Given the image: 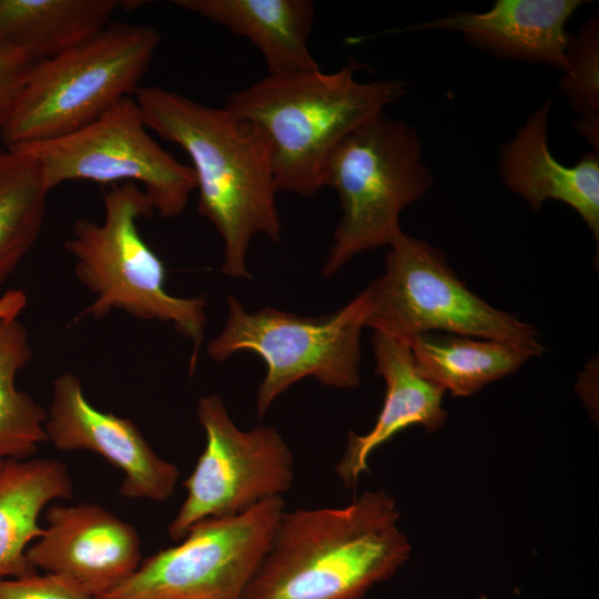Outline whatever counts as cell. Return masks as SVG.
<instances>
[{"instance_id":"obj_3","label":"cell","mask_w":599,"mask_h":599,"mask_svg":"<svg viewBox=\"0 0 599 599\" xmlns=\"http://www.w3.org/2000/svg\"><path fill=\"white\" fill-rule=\"evenodd\" d=\"M357 67L268 74L227 97L224 108L265 135L278 190L318 192L336 146L407 93L409 84L399 79L359 81Z\"/></svg>"},{"instance_id":"obj_9","label":"cell","mask_w":599,"mask_h":599,"mask_svg":"<svg viewBox=\"0 0 599 599\" xmlns=\"http://www.w3.org/2000/svg\"><path fill=\"white\" fill-rule=\"evenodd\" d=\"M8 149L34 159L50 191L74 180L141 184L153 211L165 219L182 214L196 190L193 169L149 134L133 97L69 135Z\"/></svg>"},{"instance_id":"obj_13","label":"cell","mask_w":599,"mask_h":599,"mask_svg":"<svg viewBox=\"0 0 599 599\" xmlns=\"http://www.w3.org/2000/svg\"><path fill=\"white\" fill-rule=\"evenodd\" d=\"M43 534L27 549L35 569L71 580L93 599L112 591L140 566L135 528L95 504L52 506Z\"/></svg>"},{"instance_id":"obj_1","label":"cell","mask_w":599,"mask_h":599,"mask_svg":"<svg viewBox=\"0 0 599 599\" xmlns=\"http://www.w3.org/2000/svg\"><path fill=\"white\" fill-rule=\"evenodd\" d=\"M133 98L148 129L191 159L197 212L223 240L222 273L251 277L246 254L252 237L264 233L278 241L282 231L265 135L224 106H209L158 85L140 87Z\"/></svg>"},{"instance_id":"obj_27","label":"cell","mask_w":599,"mask_h":599,"mask_svg":"<svg viewBox=\"0 0 599 599\" xmlns=\"http://www.w3.org/2000/svg\"><path fill=\"white\" fill-rule=\"evenodd\" d=\"M599 118H583L576 123L577 132L598 150V123Z\"/></svg>"},{"instance_id":"obj_20","label":"cell","mask_w":599,"mask_h":599,"mask_svg":"<svg viewBox=\"0 0 599 599\" xmlns=\"http://www.w3.org/2000/svg\"><path fill=\"white\" fill-rule=\"evenodd\" d=\"M419 374L456 397H467L520 368L542 348L461 335L425 333L408 339Z\"/></svg>"},{"instance_id":"obj_6","label":"cell","mask_w":599,"mask_h":599,"mask_svg":"<svg viewBox=\"0 0 599 599\" xmlns=\"http://www.w3.org/2000/svg\"><path fill=\"white\" fill-rule=\"evenodd\" d=\"M416 129L384 112L348 134L329 155L324 186L339 197L342 215L322 270L328 277L356 254L390 245L399 215L432 186Z\"/></svg>"},{"instance_id":"obj_24","label":"cell","mask_w":599,"mask_h":599,"mask_svg":"<svg viewBox=\"0 0 599 599\" xmlns=\"http://www.w3.org/2000/svg\"><path fill=\"white\" fill-rule=\"evenodd\" d=\"M0 599H93L71 580L51 572L0 579Z\"/></svg>"},{"instance_id":"obj_5","label":"cell","mask_w":599,"mask_h":599,"mask_svg":"<svg viewBox=\"0 0 599 599\" xmlns=\"http://www.w3.org/2000/svg\"><path fill=\"white\" fill-rule=\"evenodd\" d=\"M159 43L151 26L111 22L74 48L34 63L0 131L4 148L59 139L100 119L141 87Z\"/></svg>"},{"instance_id":"obj_21","label":"cell","mask_w":599,"mask_h":599,"mask_svg":"<svg viewBox=\"0 0 599 599\" xmlns=\"http://www.w3.org/2000/svg\"><path fill=\"white\" fill-rule=\"evenodd\" d=\"M49 192L34 159L0 149V286L38 240Z\"/></svg>"},{"instance_id":"obj_7","label":"cell","mask_w":599,"mask_h":599,"mask_svg":"<svg viewBox=\"0 0 599 599\" xmlns=\"http://www.w3.org/2000/svg\"><path fill=\"white\" fill-rule=\"evenodd\" d=\"M226 303L225 325L206 352L215 362L242 351L262 357L266 374L257 390L258 418L282 393L305 377L343 389L359 385V337L367 313L364 291L338 311L317 317L273 307L250 313L232 295Z\"/></svg>"},{"instance_id":"obj_8","label":"cell","mask_w":599,"mask_h":599,"mask_svg":"<svg viewBox=\"0 0 599 599\" xmlns=\"http://www.w3.org/2000/svg\"><path fill=\"white\" fill-rule=\"evenodd\" d=\"M389 247L384 273L364 290L365 326L407 341L443 331L542 348L535 326L477 296L425 241L402 232Z\"/></svg>"},{"instance_id":"obj_22","label":"cell","mask_w":599,"mask_h":599,"mask_svg":"<svg viewBox=\"0 0 599 599\" xmlns=\"http://www.w3.org/2000/svg\"><path fill=\"white\" fill-rule=\"evenodd\" d=\"M31 358L23 324L18 317L0 318V461L28 459L48 441V412L16 385Z\"/></svg>"},{"instance_id":"obj_2","label":"cell","mask_w":599,"mask_h":599,"mask_svg":"<svg viewBox=\"0 0 599 599\" xmlns=\"http://www.w3.org/2000/svg\"><path fill=\"white\" fill-rule=\"evenodd\" d=\"M399 519L383 489L343 507L285 510L242 599H363L409 559Z\"/></svg>"},{"instance_id":"obj_18","label":"cell","mask_w":599,"mask_h":599,"mask_svg":"<svg viewBox=\"0 0 599 599\" xmlns=\"http://www.w3.org/2000/svg\"><path fill=\"white\" fill-rule=\"evenodd\" d=\"M72 491L68 468L57 459L0 461V579L35 572L26 552L43 534L40 514L50 501L70 498Z\"/></svg>"},{"instance_id":"obj_28","label":"cell","mask_w":599,"mask_h":599,"mask_svg":"<svg viewBox=\"0 0 599 599\" xmlns=\"http://www.w3.org/2000/svg\"><path fill=\"white\" fill-rule=\"evenodd\" d=\"M477 599H489V598L487 596H485V595H480V596L477 597Z\"/></svg>"},{"instance_id":"obj_19","label":"cell","mask_w":599,"mask_h":599,"mask_svg":"<svg viewBox=\"0 0 599 599\" xmlns=\"http://www.w3.org/2000/svg\"><path fill=\"white\" fill-rule=\"evenodd\" d=\"M119 0H0V44L33 63L95 35L122 7Z\"/></svg>"},{"instance_id":"obj_4","label":"cell","mask_w":599,"mask_h":599,"mask_svg":"<svg viewBox=\"0 0 599 599\" xmlns=\"http://www.w3.org/2000/svg\"><path fill=\"white\" fill-rule=\"evenodd\" d=\"M153 213L140 186L122 183L105 192L102 223L87 219L74 223L64 248L74 258L75 276L94 296L81 317L102 319L121 311L139 319L171 323L193 345V372L204 339L206 301L167 292L165 266L138 227L141 217Z\"/></svg>"},{"instance_id":"obj_17","label":"cell","mask_w":599,"mask_h":599,"mask_svg":"<svg viewBox=\"0 0 599 599\" xmlns=\"http://www.w3.org/2000/svg\"><path fill=\"white\" fill-rule=\"evenodd\" d=\"M174 4L247 38L268 74L318 70L308 39L315 18L309 0H175Z\"/></svg>"},{"instance_id":"obj_26","label":"cell","mask_w":599,"mask_h":599,"mask_svg":"<svg viewBox=\"0 0 599 599\" xmlns=\"http://www.w3.org/2000/svg\"><path fill=\"white\" fill-rule=\"evenodd\" d=\"M28 297L22 290H8L0 296V318L18 317L26 308Z\"/></svg>"},{"instance_id":"obj_11","label":"cell","mask_w":599,"mask_h":599,"mask_svg":"<svg viewBox=\"0 0 599 599\" xmlns=\"http://www.w3.org/2000/svg\"><path fill=\"white\" fill-rule=\"evenodd\" d=\"M197 418L205 447L183 481L187 494L167 532L176 541L195 524L240 515L282 497L294 481V457L273 426L240 429L217 395L202 396Z\"/></svg>"},{"instance_id":"obj_16","label":"cell","mask_w":599,"mask_h":599,"mask_svg":"<svg viewBox=\"0 0 599 599\" xmlns=\"http://www.w3.org/2000/svg\"><path fill=\"white\" fill-rule=\"evenodd\" d=\"M551 105L552 99L547 100L501 148L500 176L532 210H540L548 200L569 205L598 241V153L583 154L572 166L556 160L547 142Z\"/></svg>"},{"instance_id":"obj_14","label":"cell","mask_w":599,"mask_h":599,"mask_svg":"<svg viewBox=\"0 0 599 599\" xmlns=\"http://www.w3.org/2000/svg\"><path fill=\"white\" fill-rule=\"evenodd\" d=\"M579 0H497L485 12H454L395 32L444 30L504 58L537 61L569 71L566 24Z\"/></svg>"},{"instance_id":"obj_10","label":"cell","mask_w":599,"mask_h":599,"mask_svg":"<svg viewBox=\"0 0 599 599\" xmlns=\"http://www.w3.org/2000/svg\"><path fill=\"white\" fill-rule=\"evenodd\" d=\"M284 511L283 497H274L236 516L200 521L99 599H242Z\"/></svg>"},{"instance_id":"obj_15","label":"cell","mask_w":599,"mask_h":599,"mask_svg":"<svg viewBox=\"0 0 599 599\" xmlns=\"http://www.w3.org/2000/svg\"><path fill=\"white\" fill-rule=\"evenodd\" d=\"M376 358V375L386 385L385 399L373 428L364 435L349 433L347 445L335 473L351 488L368 471L372 453L403 429L420 425L428 432L446 422L444 392L423 377L415 364L409 343L383 332L372 339Z\"/></svg>"},{"instance_id":"obj_12","label":"cell","mask_w":599,"mask_h":599,"mask_svg":"<svg viewBox=\"0 0 599 599\" xmlns=\"http://www.w3.org/2000/svg\"><path fill=\"white\" fill-rule=\"evenodd\" d=\"M44 428L55 448L92 451L121 469L120 494L125 498L163 502L175 490L177 467L152 449L130 418L95 408L72 372L53 382Z\"/></svg>"},{"instance_id":"obj_23","label":"cell","mask_w":599,"mask_h":599,"mask_svg":"<svg viewBox=\"0 0 599 599\" xmlns=\"http://www.w3.org/2000/svg\"><path fill=\"white\" fill-rule=\"evenodd\" d=\"M598 20L587 21L578 35L570 37L567 58L569 71L561 79L569 103L583 118L598 116L599 111V47Z\"/></svg>"},{"instance_id":"obj_25","label":"cell","mask_w":599,"mask_h":599,"mask_svg":"<svg viewBox=\"0 0 599 599\" xmlns=\"http://www.w3.org/2000/svg\"><path fill=\"white\" fill-rule=\"evenodd\" d=\"M33 64L20 51L0 44V131L22 92Z\"/></svg>"}]
</instances>
